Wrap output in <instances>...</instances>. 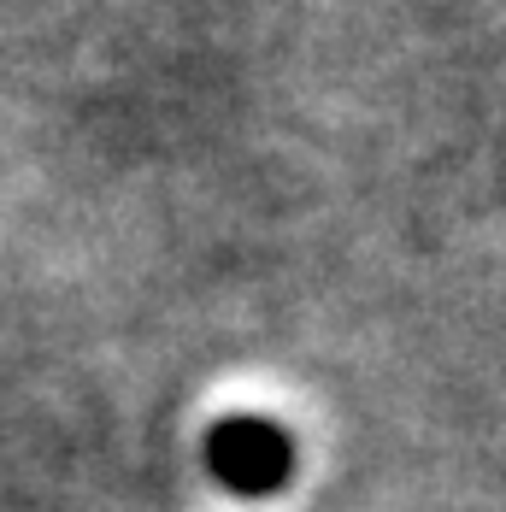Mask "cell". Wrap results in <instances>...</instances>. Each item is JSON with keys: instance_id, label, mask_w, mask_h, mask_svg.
<instances>
[{"instance_id": "6da1fadb", "label": "cell", "mask_w": 506, "mask_h": 512, "mask_svg": "<svg viewBox=\"0 0 506 512\" xmlns=\"http://www.w3.org/2000/svg\"><path fill=\"white\" fill-rule=\"evenodd\" d=\"M206 471L230 495L265 501V495H277L295 477V442H289V430L277 418L236 412V418L212 424V436H206Z\"/></svg>"}]
</instances>
